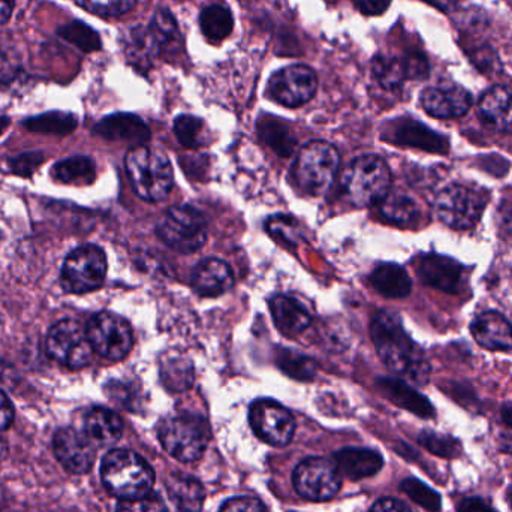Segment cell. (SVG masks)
<instances>
[{"instance_id":"obj_15","label":"cell","mask_w":512,"mask_h":512,"mask_svg":"<svg viewBox=\"0 0 512 512\" xmlns=\"http://www.w3.org/2000/svg\"><path fill=\"white\" fill-rule=\"evenodd\" d=\"M53 447L57 460L72 474H86L95 463V444L84 432L74 429L59 430L54 436Z\"/></svg>"},{"instance_id":"obj_51","label":"cell","mask_w":512,"mask_h":512,"mask_svg":"<svg viewBox=\"0 0 512 512\" xmlns=\"http://www.w3.org/2000/svg\"><path fill=\"white\" fill-rule=\"evenodd\" d=\"M355 6L366 15H381L387 11L391 0H354Z\"/></svg>"},{"instance_id":"obj_39","label":"cell","mask_w":512,"mask_h":512,"mask_svg":"<svg viewBox=\"0 0 512 512\" xmlns=\"http://www.w3.org/2000/svg\"><path fill=\"white\" fill-rule=\"evenodd\" d=\"M418 442L429 453L435 454L438 457H444V459H457L462 454V445H460L457 439L432 432V430H426V432L421 433L418 436Z\"/></svg>"},{"instance_id":"obj_4","label":"cell","mask_w":512,"mask_h":512,"mask_svg":"<svg viewBox=\"0 0 512 512\" xmlns=\"http://www.w3.org/2000/svg\"><path fill=\"white\" fill-rule=\"evenodd\" d=\"M340 186L352 206H375L390 194L391 171L381 156H358L343 171Z\"/></svg>"},{"instance_id":"obj_53","label":"cell","mask_w":512,"mask_h":512,"mask_svg":"<svg viewBox=\"0 0 512 512\" xmlns=\"http://www.w3.org/2000/svg\"><path fill=\"white\" fill-rule=\"evenodd\" d=\"M370 512H412L403 502L393 498H382L373 505Z\"/></svg>"},{"instance_id":"obj_3","label":"cell","mask_w":512,"mask_h":512,"mask_svg":"<svg viewBox=\"0 0 512 512\" xmlns=\"http://www.w3.org/2000/svg\"><path fill=\"white\" fill-rule=\"evenodd\" d=\"M101 478L105 489L120 501L149 495L155 484L152 466L129 450L110 451L102 460Z\"/></svg>"},{"instance_id":"obj_19","label":"cell","mask_w":512,"mask_h":512,"mask_svg":"<svg viewBox=\"0 0 512 512\" xmlns=\"http://www.w3.org/2000/svg\"><path fill=\"white\" fill-rule=\"evenodd\" d=\"M96 135L110 141L143 146L150 140V129L141 117L135 114L117 113L104 117L93 129Z\"/></svg>"},{"instance_id":"obj_38","label":"cell","mask_w":512,"mask_h":512,"mask_svg":"<svg viewBox=\"0 0 512 512\" xmlns=\"http://www.w3.org/2000/svg\"><path fill=\"white\" fill-rule=\"evenodd\" d=\"M373 74L384 89L396 90L406 80L403 59L390 56H378L373 60Z\"/></svg>"},{"instance_id":"obj_49","label":"cell","mask_w":512,"mask_h":512,"mask_svg":"<svg viewBox=\"0 0 512 512\" xmlns=\"http://www.w3.org/2000/svg\"><path fill=\"white\" fill-rule=\"evenodd\" d=\"M221 512H267L264 505L254 498H234L225 502Z\"/></svg>"},{"instance_id":"obj_23","label":"cell","mask_w":512,"mask_h":512,"mask_svg":"<svg viewBox=\"0 0 512 512\" xmlns=\"http://www.w3.org/2000/svg\"><path fill=\"white\" fill-rule=\"evenodd\" d=\"M334 465L340 474L358 481L378 474L384 466V459L378 451L369 448H343L334 454Z\"/></svg>"},{"instance_id":"obj_35","label":"cell","mask_w":512,"mask_h":512,"mask_svg":"<svg viewBox=\"0 0 512 512\" xmlns=\"http://www.w3.org/2000/svg\"><path fill=\"white\" fill-rule=\"evenodd\" d=\"M162 382L168 390L183 391L188 390L194 381V370H192L191 363L186 361L183 357L165 358L161 366Z\"/></svg>"},{"instance_id":"obj_44","label":"cell","mask_w":512,"mask_h":512,"mask_svg":"<svg viewBox=\"0 0 512 512\" xmlns=\"http://www.w3.org/2000/svg\"><path fill=\"white\" fill-rule=\"evenodd\" d=\"M23 75V62L12 45L0 44V84H12Z\"/></svg>"},{"instance_id":"obj_59","label":"cell","mask_w":512,"mask_h":512,"mask_svg":"<svg viewBox=\"0 0 512 512\" xmlns=\"http://www.w3.org/2000/svg\"><path fill=\"white\" fill-rule=\"evenodd\" d=\"M5 454H6L5 444H3L2 441H0V462H2L3 457H5Z\"/></svg>"},{"instance_id":"obj_17","label":"cell","mask_w":512,"mask_h":512,"mask_svg":"<svg viewBox=\"0 0 512 512\" xmlns=\"http://www.w3.org/2000/svg\"><path fill=\"white\" fill-rule=\"evenodd\" d=\"M384 140L397 146L414 147V149L439 153V155L448 153L450 149V143L444 135L412 119H400L391 123L384 134Z\"/></svg>"},{"instance_id":"obj_22","label":"cell","mask_w":512,"mask_h":512,"mask_svg":"<svg viewBox=\"0 0 512 512\" xmlns=\"http://www.w3.org/2000/svg\"><path fill=\"white\" fill-rule=\"evenodd\" d=\"M378 390L399 408L406 409L424 420L435 417V408L423 394L418 393L408 382L399 378H379Z\"/></svg>"},{"instance_id":"obj_48","label":"cell","mask_w":512,"mask_h":512,"mask_svg":"<svg viewBox=\"0 0 512 512\" xmlns=\"http://www.w3.org/2000/svg\"><path fill=\"white\" fill-rule=\"evenodd\" d=\"M406 69V77L412 80H423L429 75V65H427L426 57L418 53L408 54L403 59Z\"/></svg>"},{"instance_id":"obj_13","label":"cell","mask_w":512,"mask_h":512,"mask_svg":"<svg viewBox=\"0 0 512 512\" xmlns=\"http://www.w3.org/2000/svg\"><path fill=\"white\" fill-rule=\"evenodd\" d=\"M318 89L315 72L304 65L286 66L271 77L267 93L283 107L295 108L307 104Z\"/></svg>"},{"instance_id":"obj_34","label":"cell","mask_w":512,"mask_h":512,"mask_svg":"<svg viewBox=\"0 0 512 512\" xmlns=\"http://www.w3.org/2000/svg\"><path fill=\"white\" fill-rule=\"evenodd\" d=\"M258 134L277 155L288 158L294 152L295 138L289 132L288 126L283 125L279 120L265 117L258 123Z\"/></svg>"},{"instance_id":"obj_36","label":"cell","mask_w":512,"mask_h":512,"mask_svg":"<svg viewBox=\"0 0 512 512\" xmlns=\"http://www.w3.org/2000/svg\"><path fill=\"white\" fill-rule=\"evenodd\" d=\"M60 38L65 39L69 44L80 48L84 53H93V51L101 50L102 41L98 32L92 27L87 26L83 21H72V23L63 24L57 29Z\"/></svg>"},{"instance_id":"obj_46","label":"cell","mask_w":512,"mask_h":512,"mask_svg":"<svg viewBox=\"0 0 512 512\" xmlns=\"http://www.w3.org/2000/svg\"><path fill=\"white\" fill-rule=\"evenodd\" d=\"M117 512H168V508L161 496L150 492L141 498L120 502Z\"/></svg>"},{"instance_id":"obj_41","label":"cell","mask_w":512,"mask_h":512,"mask_svg":"<svg viewBox=\"0 0 512 512\" xmlns=\"http://www.w3.org/2000/svg\"><path fill=\"white\" fill-rule=\"evenodd\" d=\"M149 27L153 35H155L156 41L161 45L162 51L167 50V48H173V45H176L180 39L176 18L170 12L165 11V9H159L153 15L152 23L149 24Z\"/></svg>"},{"instance_id":"obj_43","label":"cell","mask_w":512,"mask_h":512,"mask_svg":"<svg viewBox=\"0 0 512 512\" xmlns=\"http://www.w3.org/2000/svg\"><path fill=\"white\" fill-rule=\"evenodd\" d=\"M81 8L101 17H120L134 8L137 0H75Z\"/></svg>"},{"instance_id":"obj_52","label":"cell","mask_w":512,"mask_h":512,"mask_svg":"<svg viewBox=\"0 0 512 512\" xmlns=\"http://www.w3.org/2000/svg\"><path fill=\"white\" fill-rule=\"evenodd\" d=\"M14 421V406L5 393L0 390V432L11 427Z\"/></svg>"},{"instance_id":"obj_57","label":"cell","mask_w":512,"mask_h":512,"mask_svg":"<svg viewBox=\"0 0 512 512\" xmlns=\"http://www.w3.org/2000/svg\"><path fill=\"white\" fill-rule=\"evenodd\" d=\"M502 421L512 429V402L505 403L501 409Z\"/></svg>"},{"instance_id":"obj_1","label":"cell","mask_w":512,"mask_h":512,"mask_svg":"<svg viewBox=\"0 0 512 512\" xmlns=\"http://www.w3.org/2000/svg\"><path fill=\"white\" fill-rule=\"evenodd\" d=\"M370 336L379 358L394 373L417 385L429 382L432 367L423 349L411 339L396 313L382 310L370 325Z\"/></svg>"},{"instance_id":"obj_25","label":"cell","mask_w":512,"mask_h":512,"mask_svg":"<svg viewBox=\"0 0 512 512\" xmlns=\"http://www.w3.org/2000/svg\"><path fill=\"white\" fill-rule=\"evenodd\" d=\"M480 113L496 131L512 134V89L496 86L487 90L480 101Z\"/></svg>"},{"instance_id":"obj_2","label":"cell","mask_w":512,"mask_h":512,"mask_svg":"<svg viewBox=\"0 0 512 512\" xmlns=\"http://www.w3.org/2000/svg\"><path fill=\"white\" fill-rule=\"evenodd\" d=\"M125 167L135 194L147 203L165 200L173 189L170 159L156 147H132L126 153Z\"/></svg>"},{"instance_id":"obj_11","label":"cell","mask_w":512,"mask_h":512,"mask_svg":"<svg viewBox=\"0 0 512 512\" xmlns=\"http://www.w3.org/2000/svg\"><path fill=\"white\" fill-rule=\"evenodd\" d=\"M86 331L93 351L108 361L128 357L134 345L131 325L116 313H96L87 324Z\"/></svg>"},{"instance_id":"obj_37","label":"cell","mask_w":512,"mask_h":512,"mask_svg":"<svg viewBox=\"0 0 512 512\" xmlns=\"http://www.w3.org/2000/svg\"><path fill=\"white\" fill-rule=\"evenodd\" d=\"M277 366L283 373L297 381H312L316 375L315 361L291 349H280L277 354Z\"/></svg>"},{"instance_id":"obj_9","label":"cell","mask_w":512,"mask_h":512,"mask_svg":"<svg viewBox=\"0 0 512 512\" xmlns=\"http://www.w3.org/2000/svg\"><path fill=\"white\" fill-rule=\"evenodd\" d=\"M107 256L95 245H84L66 256L60 274L62 288L69 294H86L104 285Z\"/></svg>"},{"instance_id":"obj_50","label":"cell","mask_w":512,"mask_h":512,"mask_svg":"<svg viewBox=\"0 0 512 512\" xmlns=\"http://www.w3.org/2000/svg\"><path fill=\"white\" fill-rule=\"evenodd\" d=\"M499 230L508 236H512V194L507 195L498 209Z\"/></svg>"},{"instance_id":"obj_31","label":"cell","mask_w":512,"mask_h":512,"mask_svg":"<svg viewBox=\"0 0 512 512\" xmlns=\"http://www.w3.org/2000/svg\"><path fill=\"white\" fill-rule=\"evenodd\" d=\"M379 206L382 216L399 227H412L420 219V206L417 201L400 192L388 194Z\"/></svg>"},{"instance_id":"obj_24","label":"cell","mask_w":512,"mask_h":512,"mask_svg":"<svg viewBox=\"0 0 512 512\" xmlns=\"http://www.w3.org/2000/svg\"><path fill=\"white\" fill-rule=\"evenodd\" d=\"M270 310L277 330L288 337L303 333L312 322L309 310L288 295H274L270 300Z\"/></svg>"},{"instance_id":"obj_58","label":"cell","mask_w":512,"mask_h":512,"mask_svg":"<svg viewBox=\"0 0 512 512\" xmlns=\"http://www.w3.org/2000/svg\"><path fill=\"white\" fill-rule=\"evenodd\" d=\"M9 120L6 117H0V134L5 131L6 126H8Z\"/></svg>"},{"instance_id":"obj_60","label":"cell","mask_w":512,"mask_h":512,"mask_svg":"<svg viewBox=\"0 0 512 512\" xmlns=\"http://www.w3.org/2000/svg\"><path fill=\"white\" fill-rule=\"evenodd\" d=\"M508 504H510V507L512 508V487L510 492H508Z\"/></svg>"},{"instance_id":"obj_54","label":"cell","mask_w":512,"mask_h":512,"mask_svg":"<svg viewBox=\"0 0 512 512\" xmlns=\"http://www.w3.org/2000/svg\"><path fill=\"white\" fill-rule=\"evenodd\" d=\"M457 512H496L487 502L480 498H469L462 501Z\"/></svg>"},{"instance_id":"obj_45","label":"cell","mask_w":512,"mask_h":512,"mask_svg":"<svg viewBox=\"0 0 512 512\" xmlns=\"http://www.w3.org/2000/svg\"><path fill=\"white\" fill-rule=\"evenodd\" d=\"M267 230L274 239L286 245H297L301 240V233L294 219L285 218V216H274L268 219Z\"/></svg>"},{"instance_id":"obj_7","label":"cell","mask_w":512,"mask_h":512,"mask_svg":"<svg viewBox=\"0 0 512 512\" xmlns=\"http://www.w3.org/2000/svg\"><path fill=\"white\" fill-rule=\"evenodd\" d=\"M156 233L177 254H194L206 243V219L192 207H173L158 222Z\"/></svg>"},{"instance_id":"obj_14","label":"cell","mask_w":512,"mask_h":512,"mask_svg":"<svg viewBox=\"0 0 512 512\" xmlns=\"http://www.w3.org/2000/svg\"><path fill=\"white\" fill-rule=\"evenodd\" d=\"M249 421L255 435L274 447H285L294 436V417L274 400H256L249 411Z\"/></svg>"},{"instance_id":"obj_40","label":"cell","mask_w":512,"mask_h":512,"mask_svg":"<svg viewBox=\"0 0 512 512\" xmlns=\"http://www.w3.org/2000/svg\"><path fill=\"white\" fill-rule=\"evenodd\" d=\"M400 489L403 493L409 496L415 504L423 507L424 510L429 512H441L442 510V499L438 492L430 489L426 484L421 483L417 478H406Z\"/></svg>"},{"instance_id":"obj_42","label":"cell","mask_w":512,"mask_h":512,"mask_svg":"<svg viewBox=\"0 0 512 512\" xmlns=\"http://www.w3.org/2000/svg\"><path fill=\"white\" fill-rule=\"evenodd\" d=\"M174 134L182 146L188 147V149H197L204 144L203 120L183 114L174 122Z\"/></svg>"},{"instance_id":"obj_20","label":"cell","mask_w":512,"mask_h":512,"mask_svg":"<svg viewBox=\"0 0 512 512\" xmlns=\"http://www.w3.org/2000/svg\"><path fill=\"white\" fill-rule=\"evenodd\" d=\"M471 333L478 345L489 351H511L512 349V325L501 313H480L472 321Z\"/></svg>"},{"instance_id":"obj_56","label":"cell","mask_w":512,"mask_h":512,"mask_svg":"<svg viewBox=\"0 0 512 512\" xmlns=\"http://www.w3.org/2000/svg\"><path fill=\"white\" fill-rule=\"evenodd\" d=\"M426 2L432 3L433 6L441 9V11L450 12L456 8L459 0H426Z\"/></svg>"},{"instance_id":"obj_8","label":"cell","mask_w":512,"mask_h":512,"mask_svg":"<svg viewBox=\"0 0 512 512\" xmlns=\"http://www.w3.org/2000/svg\"><path fill=\"white\" fill-rule=\"evenodd\" d=\"M487 201L489 197L483 189L468 185H451L436 198V213L439 219L453 230H471L480 222Z\"/></svg>"},{"instance_id":"obj_21","label":"cell","mask_w":512,"mask_h":512,"mask_svg":"<svg viewBox=\"0 0 512 512\" xmlns=\"http://www.w3.org/2000/svg\"><path fill=\"white\" fill-rule=\"evenodd\" d=\"M233 286V270L222 259H204L192 273V288L203 297H218L230 291Z\"/></svg>"},{"instance_id":"obj_28","label":"cell","mask_w":512,"mask_h":512,"mask_svg":"<svg viewBox=\"0 0 512 512\" xmlns=\"http://www.w3.org/2000/svg\"><path fill=\"white\" fill-rule=\"evenodd\" d=\"M373 288L387 298H405L411 294L412 280L402 265L384 262L370 274Z\"/></svg>"},{"instance_id":"obj_12","label":"cell","mask_w":512,"mask_h":512,"mask_svg":"<svg viewBox=\"0 0 512 512\" xmlns=\"http://www.w3.org/2000/svg\"><path fill=\"white\" fill-rule=\"evenodd\" d=\"M295 490L301 498L325 502L339 493L342 480L336 465L322 457H310L295 468L292 475Z\"/></svg>"},{"instance_id":"obj_6","label":"cell","mask_w":512,"mask_h":512,"mask_svg":"<svg viewBox=\"0 0 512 512\" xmlns=\"http://www.w3.org/2000/svg\"><path fill=\"white\" fill-rule=\"evenodd\" d=\"M210 429L204 418L182 412L171 415L159 427V441L164 450L183 463L197 462L209 445Z\"/></svg>"},{"instance_id":"obj_26","label":"cell","mask_w":512,"mask_h":512,"mask_svg":"<svg viewBox=\"0 0 512 512\" xmlns=\"http://www.w3.org/2000/svg\"><path fill=\"white\" fill-rule=\"evenodd\" d=\"M84 433L101 447L116 444L123 435L122 418L110 409L92 408L84 415Z\"/></svg>"},{"instance_id":"obj_27","label":"cell","mask_w":512,"mask_h":512,"mask_svg":"<svg viewBox=\"0 0 512 512\" xmlns=\"http://www.w3.org/2000/svg\"><path fill=\"white\" fill-rule=\"evenodd\" d=\"M167 492L180 512H201L206 492L197 478L182 472H174L168 477Z\"/></svg>"},{"instance_id":"obj_16","label":"cell","mask_w":512,"mask_h":512,"mask_svg":"<svg viewBox=\"0 0 512 512\" xmlns=\"http://www.w3.org/2000/svg\"><path fill=\"white\" fill-rule=\"evenodd\" d=\"M417 274L424 285L448 294H457L465 280V267L448 256L429 254L418 258Z\"/></svg>"},{"instance_id":"obj_47","label":"cell","mask_w":512,"mask_h":512,"mask_svg":"<svg viewBox=\"0 0 512 512\" xmlns=\"http://www.w3.org/2000/svg\"><path fill=\"white\" fill-rule=\"evenodd\" d=\"M42 162H44L42 153H24V155L17 156V158H12L11 161H9V168H11L12 173L17 174V176L30 177L38 170Z\"/></svg>"},{"instance_id":"obj_32","label":"cell","mask_w":512,"mask_h":512,"mask_svg":"<svg viewBox=\"0 0 512 512\" xmlns=\"http://www.w3.org/2000/svg\"><path fill=\"white\" fill-rule=\"evenodd\" d=\"M200 26L207 39L212 42H221L233 32L234 17L227 6L215 3L201 12Z\"/></svg>"},{"instance_id":"obj_5","label":"cell","mask_w":512,"mask_h":512,"mask_svg":"<svg viewBox=\"0 0 512 512\" xmlns=\"http://www.w3.org/2000/svg\"><path fill=\"white\" fill-rule=\"evenodd\" d=\"M339 165L336 147L325 141H310L300 150L292 168L295 185L303 194L321 197L333 185Z\"/></svg>"},{"instance_id":"obj_10","label":"cell","mask_w":512,"mask_h":512,"mask_svg":"<svg viewBox=\"0 0 512 512\" xmlns=\"http://www.w3.org/2000/svg\"><path fill=\"white\" fill-rule=\"evenodd\" d=\"M45 348L50 358L72 370L89 366L93 360V348L86 328L74 319H63L48 331Z\"/></svg>"},{"instance_id":"obj_33","label":"cell","mask_w":512,"mask_h":512,"mask_svg":"<svg viewBox=\"0 0 512 512\" xmlns=\"http://www.w3.org/2000/svg\"><path fill=\"white\" fill-rule=\"evenodd\" d=\"M78 122L74 114L62 113V111H51V113L39 114L30 117L24 122L29 131L36 134L48 135H69L75 131Z\"/></svg>"},{"instance_id":"obj_18","label":"cell","mask_w":512,"mask_h":512,"mask_svg":"<svg viewBox=\"0 0 512 512\" xmlns=\"http://www.w3.org/2000/svg\"><path fill=\"white\" fill-rule=\"evenodd\" d=\"M421 105L436 119H457L468 113L472 98L463 87L448 84L424 90Z\"/></svg>"},{"instance_id":"obj_55","label":"cell","mask_w":512,"mask_h":512,"mask_svg":"<svg viewBox=\"0 0 512 512\" xmlns=\"http://www.w3.org/2000/svg\"><path fill=\"white\" fill-rule=\"evenodd\" d=\"M14 0H0V24L6 23L14 11Z\"/></svg>"},{"instance_id":"obj_29","label":"cell","mask_w":512,"mask_h":512,"mask_svg":"<svg viewBox=\"0 0 512 512\" xmlns=\"http://www.w3.org/2000/svg\"><path fill=\"white\" fill-rule=\"evenodd\" d=\"M123 50L129 62L138 69H149L153 60L162 53L161 45L149 26L134 27L126 36Z\"/></svg>"},{"instance_id":"obj_30","label":"cell","mask_w":512,"mask_h":512,"mask_svg":"<svg viewBox=\"0 0 512 512\" xmlns=\"http://www.w3.org/2000/svg\"><path fill=\"white\" fill-rule=\"evenodd\" d=\"M51 174L57 182L65 185H90L96 179L95 162L87 156H72L57 162L51 168Z\"/></svg>"}]
</instances>
